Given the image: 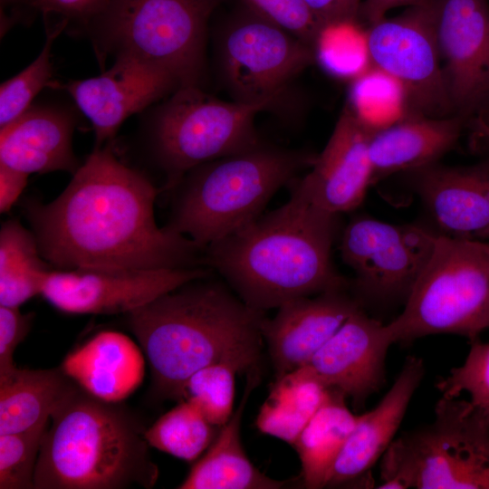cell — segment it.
Returning a JSON list of instances; mask_svg holds the SVG:
<instances>
[{"instance_id":"6da1fadb","label":"cell","mask_w":489,"mask_h":489,"mask_svg":"<svg viewBox=\"0 0 489 489\" xmlns=\"http://www.w3.org/2000/svg\"><path fill=\"white\" fill-rule=\"evenodd\" d=\"M158 193L108 144L94 148L54 200L28 199L23 208L42 256L56 269L206 266L205 248L157 225Z\"/></svg>"},{"instance_id":"7a4b0ae2","label":"cell","mask_w":489,"mask_h":489,"mask_svg":"<svg viewBox=\"0 0 489 489\" xmlns=\"http://www.w3.org/2000/svg\"><path fill=\"white\" fill-rule=\"evenodd\" d=\"M288 187L285 204L205 251V265L260 311L350 284L331 260L339 215L314 203L300 178Z\"/></svg>"},{"instance_id":"3957f363","label":"cell","mask_w":489,"mask_h":489,"mask_svg":"<svg viewBox=\"0 0 489 489\" xmlns=\"http://www.w3.org/2000/svg\"><path fill=\"white\" fill-rule=\"evenodd\" d=\"M210 274L193 280L127 314L145 354L157 391L184 398L188 379L201 369L228 363L257 368L264 311L249 306Z\"/></svg>"},{"instance_id":"277c9868","label":"cell","mask_w":489,"mask_h":489,"mask_svg":"<svg viewBox=\"0 0 489 489\" xmlns=\"http://www.w3.org/2000/svg\"><path fill=\"white\" fill-rule=\"evenodd\" d=\"M77 384L51 417L34 489L151 488L158 477L145 430L123 408Z\"/></svg>"},{"instance_id":"5b68a950","label":"cell","mask_w":489,"mask_h":489,"mask_svg":"<svg viewBox=\"0 0 489 489\" xmlns=\"http://www.w3.org/2000/svg\"><path fill=\"white\" fill-rule=\"evenodd\" d=\"M316 155L262 143L201 164L172 189L166 226L203 248L260 216L273 195L311 168Z\"/></svg>"},{"instance_id":"8992f818","label":"cell","mask_w":489,"mask_h":489,"mask_svg":"<svg viewBox=\"0 0 489 489\" xmlns=\"http://www.w3.org/2000/svg\"><path fill=\"white\" fill-rule=\"evenodd\" d=\"M441 397L434 421L394 439L381 489H489V406Z\"/></svg>"},{"instance_id":"52a82bcc","label":"cell","mask_w":489,"mask_h":489,"mask_svg":"<svg viewBox=\"0 0 489 489\" xmlns=\"http://www.w3.org/2000/svg\"><path fill=\"white\" fill-rule=\"evenodd\" d=\"M388 326L395 343L443 333L478 339L489 329V243L438 235L403 311Z\"/></svg>"},{"instance_id":"ba28073f","label":"cell","mask_w":489,"mask_h":489,"mask_svg":"<svg viewBox=\"0 0 489 489\" xmlns=\"http://www.w3.org/2000/svg\"><path fill=\"white\" fill-rule=\"evenodd\" d=\"M219 0H109L97 24L96 49L155 65L179 86L201 87L208 19Z\"/></svg>"},{"instance_id":"9c48e42d","label":"cell","mask_w":489,"mask_h":489,"mask_svg":"<svg viewBox=\"0 0 489 489\" xmlns=\"http://www.w3.org/2000/svg\"><path fill=\"white\" fill-rule=\"evenodd\" d=\"M269 109L221 101L199 86H179L158 107L149 132L152 153L166 174L164 188L172 190L201 164L261 145L254 118Z\"/></svg>"},{"instance_id":"30bf717a","label":"cell","mask_w":489,"mask_h":489,"mask_svg":"<svg viewBox=\"0 0 489 489\" xmlns=\"http://www.w3.org/2000/svg\"><path fill=\"white\" fill-rule=\"evenodd\" d=\"M373 66L405 88L413 114L446 117L453 110L436 34V0H422L367 29Z\"/></svg>"},{"instance_id":"8fae6325","label":"cell","mask_w":489,"mask_h":489,"mask_svg":"<svg viewBox=\"0 0 489 489\" xmlns=\"http://www.w3.org/2000/svg\"><path fill=\"white\" fill-rule=\"evenodd\" d=\"M218 57L233 101L271 108L294 78L316 62L312 47L252 13L225 31Z\"/></svg>"},{"instance_id":"7c38bea8","label":"cell","mask_w":489,"mask_h":489,"mask_svg":"<svg viewBox=\"0 0 489 489\" xmlns=\"http://www.w3.org/2000/svg\"><path fill=\"white\" fill-rule=\"evenodd\" d=\"M437 235L411 224L353 218L342 232L340 253L354 273L351 285L360 303L361 299L405 302L433 252Z\"/></svg>"},{"instance_id":"4fadbf2b","label":"cell","mask_w":489,"mask_h":489,"mask_svg":"<svg viewBox=\"0 0 489 489\" xmlns=\"http://www.w3.org/2000/svg\"><path fill=\"white\" fill-rule=\"evenodd\" d=\"M206 266L170 269L51 270L42 296L73 314H128L193 280L212 273Z\"/></svg>"},{"instance_id":"5bb4252c","label":"cell","mask_w":489,"mask_h":489,"mask_svg":"<svg viewBox=\"0 0 489 489\" xmlns=\"http://www.w3.org/2000/svg\"><path fill=\"white\" fill-rule=\"evenodd\" d=\"M436 34L449 100L469 118L489 107V4L436 0Z\"/></svg>"},{"instance_id":"9a60e30c","label":"cell","mask_w":489,"mask_h":489,"mask_svg":"<svg viewBox=\"0 0 489 489\" xmlns=\"http://www.w3.org/2000/svg\"><path fill=\"white\" fill-rule=\"evenodd\" d=\"M66 91L91 121L95 148L115 137L127 118L172 93L179 84L167 71L136 58L120 55L114 64L97 77L51 82Z\"/></svg>"},{"instance_id":"2e32d148","label":"cell","mask_w":489,"mask_h":489,"mask_svg":"<svg viewBox=\"0 0 489 489\" xmlns=\"http://www.w3.org/2000/svg\"><path fill=\"white\" fill-rule=\"evenodd\" d=\"M395 343L388 324L356 310L307 364L321 382L357 408L386 382V357Z\"/></svg>"},{"instance_id":"e0dca14e","label":"cell","mask_w":489,"mask_h":489,"mask_svg":"<svg viewBox=\"0 0 489 489\" xmlns=\"http://www.w3.org/2000/svg\"><path fill=\"white\" fill-rule=\"evenodd\" d=\"M347 289L300 297L278 307L273 319L264 318L262 334L269 346L277 378L309 363L314 354L359 308Z\"/></svg>"},{"instance_id":"ac0fdd59","label":"cell","mask_w":489,"mask_h":489,"mask_svg":"<svg viewBox=\"0 0 489 489\" xmlns=\"http://www.w3.org/2000/svg\"><path fill=\"white\" fill-rule=\"evenodd\" d=\"M408 172L414 192L441 235L489 238V159L464 167L436 162Z\"/></svg>"},{"instance_id":"d6986e66","label":"cell","mask_w":489,"mask_h":489,"mask_svg":"<svg viewBox=\"0 0 489 489\" xmlns=\"http://www.w3.org/2000/svg\"><path fill=\"white\" fill-rule=\"evenodd\" d=\"M372 134L345 106L324 149L300 178L314 203L337 215L362 203L372 185L369 153Z\"/></svg>"},{"instance_id":"ffe728a7","label":"cell","mask_w":489,"mask_h":489,"mask_svg":"<svg viewBox=\"0 0 489 489\" xmlns=\"http://www.w3.org/2000/svg\"><path fill=\"white\" fill-rule=\"evenodd\" d=\"M425 374L423 360L408 357L389 390L369 412L358 416L332 467L327 486L353 481L387 451Z\"/></svg>"},{"instance_id":"44dd1931","label":"cell","mask_w":489,"mask_h":489,"mask_svg":"<svg viewBox=\"0 0 489 489\" xmlns=\"http://www.w3.org/2000/svg\"><path fill=\"white\" fill-rule=\"evenodd\" d=\"M75 119L65 110L34 106L0 128V164L27 174L80 168L72 139Z\"/></svg>"},{"instance_id":"7402d4cb","label":"cell","mask_w":489,"mask_h":489,"mask_svg":"<svg viewBox=\"0 0 489 489\" xmlns=\"http://www.w3.org/2000/svg\"><path fill=\"white\" fill-rule=\"evenodd\" d=\"M466 120L458 114L449 117L412 114L373 133L369 145L371 184L398 172L436 163L456 144Z\"/></svg>"},{"instance_id":"603a6c76","label":"cell","mask_w":489,"mask_h":489,"mask_svg":"<svg viewBox=\"0 0 489 489\" xmlns=\"http://www.w3.org/2000/svg\"><path fill=\"white\" fill-rule=\"evenodd\" d=\"M61 369L91 396L119 403L142 383L145 359L141 349L129 336L104 331L69 353Z\"/></svg>"},{"instance_id":"cb8c5ba5","label":"cell","mask_w":489,"mask_h":489,"mask_svg":"<svg viewBox=\"0 0 489 489\" xmlns=\"http://www.w3.org/2000/svg\"><path fill=\"white\" fill-rule=\"evenodd\" d=\"M257 369L247 371L244 393L237 409L222 426L207 452L193 465L179 489H277L285 484L266 476L252 464L240 438L244 409L259 382Z\"/></svg>"},{"instance_id":"d4e9b609","label":"cell","mask_w":489,"mask_h":489,"mask_svg":"<svg viewBox=\"0 0 489 489\" xmlns=\"http://www.w3.org/2000/svg\"><path fill=\"white\" fill-rule=\"evenodd\" d=\"M76 384L60 368H17L0 379V435L47 424Z\"/></svg>"},{"instance_id":"484cf974","label":"cell","mask_w":489,"mask_h":489,"mask_svg":"<svg viewBox=\"0 0 489 489\" xmlns=\"http://www.w3.org/2000/svg\"><path fill=\"white\" fill-rule=\"evenodd\" d=\"M346 396L330 388L328 397L292 444L302 466L306 488L327 486L335 461L358 416L347 407Z\"/></svg>"},{"instance_id":"4316f807","label":"cell","mask_w":489,"mask_h":489,"mask_svg":"<svg viewBox=\"0 0 489 489\" xmlns=\"http://www.w3.org/2000/svg\"><path fill=\"white\" fill-rule=\"evenodd\" d=\"M329 391L308 365L276 378L259 410L258 429L292 446Z\"/></svg>"},{"instance_id":"83f0119b","label":"cell","mask_w":489,"mask_h":489,"mask_svg":"<svg viewBox=\"0 0 489 489\" xmlns=\"http://www.w3.org/2000/svg\"><path fill=\"white\" fill-rule=\"evenodd\" d=\"M52 265L42 256L33 231L16 219L0 230V305L20 307L41 295Z\"/></svg>"},{"instance_id":"f1b7e54d","label":"cell","mask_w":489,"mask_h":489,"mask_svg":"<svg viewBox=\"0 0 489 489\" xmlns=\"http://www.w3.org/2000/svg\"><path fill=\"white\" fill-rule=\"evenodd\" d=\"M347 106L371 133L413 114L404 86L376 66L353 80Z\"/></svg>"},{"instance_id":"f546056e","label":"cell","mask_w":489,"mask_h":489,"mask_svg":"<svg viewBox=\"0 0 489 489\" xmlns=\"http://www.w3.org/2000/svg\"><path fill=\"white\" fill-rule=\"evenodd\" d=\"M213 427L193 404L185 400L161 416L144 435L149 446L191 462L211 445Z\"/></svg>"},{"instance_id":"4dcf8cb0","label":"cell","mask_w":489,"mask_h":489,"mask_svg":"<svg viewBox=\"0 0 489 489\" xmlns=\"http://www.w3.org/2000/svg\"><path fill=\"white\" fill-rule=\"evenodd\" d=\"M316 62L332 76L356 79L373 66L367 29L357 22L321 29L314 45Z\"/></svg>"},{"instance_id":"1f68e13d","label":"cell","mask_w":489,"mask_h":489,"mask_svg":"<svg viewBox=\"0 0 489 489\" xmlns=\"http://www.w3.org/2000/svg\"><path fill=\"white\" fill-rule=\"evenodd\" d=\"M67 24L66 22L60 21L49 30L44 45L36 59L18 74L1 84L0 128L11 123L29 110L35 96L52 82V46Z\"/></svg>"},{"instance_id":"d6a6232c","label":"cell","mask_w":489,"mask_h":489,"mask_svg":"<svg viewBox=\"0 0 489 489\" xmlns=\"http://www.w3.org/2000/svg\"><path fill=\"white\" fill-rule=\"evenodd\" d=\"M236 372L228 363H216L197 371L186 383L184 398L214 427L225 425L234 413Z\"/></svg>"},{"instance_id":"836d02e7","label":"cell","mask_w":489,"mask_h":489,"mask_svg":"<svg viewBox=\"0 0 489 489\" xmlns=\"http://www.w3.org/2000/svg\"><path fill=\"white\" fill-rule=\"evenodd\" d=\"M47 424L0 435V489H34V471Z\"/></svg>"},{"instance_id":"e575fe53","label":"cell","mask_w":489,"mask_h":489,"mask_svg":"<svg viewBox=\"0 0 489 489\" xmlns=\"http://www.w3.org/2000/svg\"><path fill=\"white\" fill-rule=\"evenodd\" d=\"M471 346L464 363L453 368L436 382V388L446 398L465 392L475 405L489 406V342L478 339Z\"/></svg>"},{"instance_id":"d590c367","label":"cell","mask_w":489,"mask_h":489,"mask_svg":"<svg viewBox=\"0 0 489 489\" xmlns=\"http://www.w3.org/2000/svg\"><path fill=\"white\" fill-rule=\"evenodd\" d=\"M242 1L252 14L281 27L314 48L322 28L304 0Z\"/></svg>"},{"instance_id":"8d00e7d4","label":"cell","mask_w":489,"mask_h":489,"mask_svg":"<svg viewBox=\"0 0 489 489\" xmlns=\"http://www.w3.org/2000/svg\"><path fill=\"white\" fill-rule=\"evenodd\" d=\"M33 313L24 314L19 307L0 305V379L17 369L14 354L29 332Z\"/></svg>"},{"instance_id":"74e56055","label":"cell","mask_w":489,"mask_h":489,"mask_svg":"<svg viewBox=\"0 0 489 489\" xmlns=\"http://www.w3.org/2000/svg\"><path fill=\"white\" fill-rule=\"evenodd\" d=\"M44 16L56 14L69 21L88 24L93 22L104 10L109 0H29Z\"/></svg>"},{"instance_id":"f35d334b","label":"cell","mask_w":489,"mask_h":489,"mask_svg":"<svg viewBox=\"0 0 489 489\" xmlns=\"http://www.w3.org/2000/svg\"><path fill=\"white\" fill-rule=\"evenodd\" d=\"M321 28L329 25L357 22L361 0H304Z\"/></svg>"},{"instance_id":"ab89813d","label":"cell","mask_w":489,"mask_h":489,"mask_svg":"<svg viewBox=\"0 0 489 489\" xmlns=\"http://www.w3.org/2000/svg\"><path fill=\"white\" fill-rule=\"evenodd\" d=\"M28 175L0 164V212L9 211L26 187Z\"/></svg>"},{"instance_id":"60d3db41","label":"cell","mask_w":489,"mask_h":489,"mask_svg":"<svg viewBox=\"0 0 489 489\" xmlns=\"http://www.w3.org/2000/svg\"><path fill=\"white\" fill-rule=\"evenodd\" d=\"M422 0H364L360 16L370 25L386 18L387 13L391 9L403 5L410 6Z\"/></svg>"},{"instance_id":"b9f144b4","label":"cell","mask_w":489,"mask_h":489,"mask_svg":"<svg viewBox=\"0 0 489 489\" xmlns=\"http://www.w3.org/2000/svg\"><path fill=\"white\" fill-rule=\"evenodd\" d=\"M473 121L489 129V107L479 113Z\"/></svg>"},{"instance_id":"7bdbcfd3","label":"cell","mask_w":489,"mask_h":489,"mask_svg":"<svg viewBox=\"0 0 489 489\" xmlns=\"http://www.w3.org/2000/svg\"><path fill=\"white\" fill-rule=\"evenodd\" d=\"M472 127L475 129L480 134L487 137L489 139V129H485L484 127L477 124L476 122L473 121Z\"/></svg>"},{"instance_id":"ee69618b","label":"cell","mask_w":489,"mask_h":489,"mask_svg":"<svg viewBox=\"0 0 489 489\" xmlns=\"http://www.w3.org/2000/svg\"><path fill=\"white\" fill-rule=\"evenodd\" d=\"M8 1H11V0H1V3L4 4V3H6Z\"/></svg>"}]
</instances>
